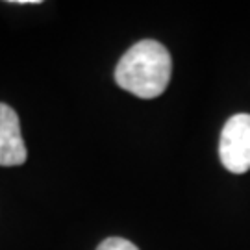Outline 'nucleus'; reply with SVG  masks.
Here are the masks:
<instances>
[{
  "label": "nucleus",
  "mask_w": 250,
  "mask_h": 250,
  "mask_svg": "<svg viewBox=\"0 0 250 250\" xmlns=\"http://www.w3.org/2000/svg\"><path fill=\"white\" fill-rule=\"evenodd\" d=\"M97 250H139L132 241L123 237H107L99 245Z\"/></svg>",
  "instance_id": "obj_4"
},
{
  "label": "nucleus",
  "mask_w": 250,
  "mask_h": 250,
  "mask_svg": "<svg viewBox=\"0 0 250 250\" xmlns=\"http://www.w3.org/2000/svg\"><path fill=\"white\" fill-rule=\"evenodd\" d=\"M172 72L170 54L160 41L143 39L130 46L115 67L121 89L139 99H156L167 89Z\"/></svg>",
  "instance_id": "obj_1"
},
{
  "label": "nucleus",
  "mask_w": 250,
  "mask_h": 250,
  "mask_svg": "<svg viewBox=\"0 0 250 250\" xmlns=\"http://www.w3.org/2000/svg\"><path fill=\"white\" fill-rule=\"evenodd\" d=\"M219 158L224 169L243 174L250 169V115L237 113L230 117L221 132Z\"/></svg>",
  "instance_id": "obj_2"
},
{
  "label": "nucleus",
  "mask_w": 250,
  "mask_h": 250,
  "mask_svg": "<svg viewBox=\"0 0 250 250\" xmlns=\"http://www.w3.org/2000/svg\"><path fill=\"white\" fill-rule=\"evenodd\" d=\"M28 158L17 111L0 102V167H17Z\"/></svg>",
  "instance_id": "obj_3"
}]
</instances>
